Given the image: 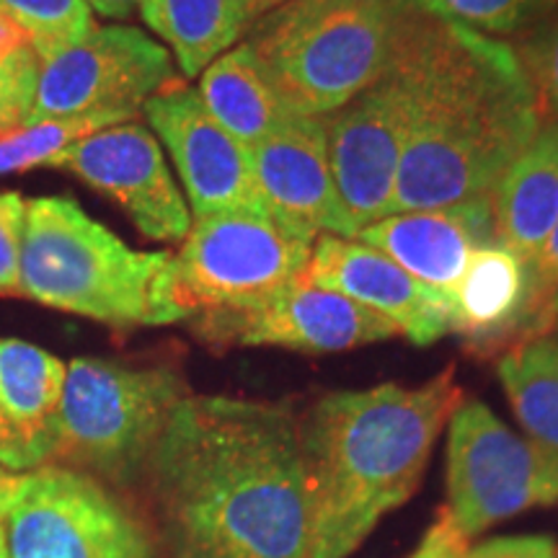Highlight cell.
<instances>
[{
    "label": "cell",
    "instance_id": "obj_13",
    "mask_svg": "<svg viewBox=\"0 0 558 558\" xmlns=\"http://www.w3.org/2000/svg\"><path fill=\"white\" fill-rule=\"evenodd\" d=\"M150 128L171 153L194 218L220 213H264L251 148L228 135L199 94L173 81L145 101Z\"/></svg>",
    "mask_w": 558,
    "mask_h": 558
},
{
    "label": "cell",
    "instance_id": "obj_9",
    "mask_svg": "<svg viewBox=\"0 0 558 558\" xmlns=\"http://www.w3.org/2000/svg\"><path fill=\"white\" fill-rule=\"evenodd\" d=\"M558 505V463L481 401L450 416L448 514L465 538L533 507Z\"/></svg>",
    "mask_w": 558,
    "mask_h": 558
},
{
    "label": "cell",
    "instance_id": "obj_36",
    "mask_svg": "<svg viewBox=\"0 0 558 558\" xmlns=\"http://www.w3.org/2000/svg\"><path fill=\"white\" fill-rule=\"evenodd\" d=\"M90 11L101 13L107 19H128L132 11L140 9L143 0H86Z\"/></svg>",
    "mask_w": 558,
    "mask_h": 558
},
{
    "label": "cell",
    "instance_id": "obj_19",
    "mask_svg": "<svg viewBox=\"0 0 558 558\" xmlns=\"http://www.w3.org/2000/svg\"><path fill=\"white\" fill-rule=\"evenodd\" d=\"M488 199L497 241L530 267L558 222L556 120H543L527 148L501 173Z\"/></svg>",
    "mask_w": 558,
    "mask_h": 558
},
{
    "label": "cell",
    "instance_id": "obj_31",
    "mask_svg": "<svg viewBox=\"0 0 558 558\" xmlns=\"http://www.w3.org/2000/svg\"><path fill=\"white\" fill-rule=\"evenodd\" d=\"M465 558H558V548L548 535H514L469 548Z\"/></svg>",
    "mask_w": 558,
    "mask_h": 558
},
{
    "label": "cell",
    "instance_id": "obj_21",
    "mask_svg": "<svg viewBox=\"0 0 558 558\" xmlns=\"http://www.w3.org/2000/svg\"><path fill=\"white\" fill-rule=\"evenodd\" d=\"M202 104L228 135L254 148L290 120L254 50L241 41L199 75Z\"/></svg>",
    "mask_w": 558,
    "mask_h": 558
},
{
    "label": "cell",
    "instance_id": "obj_20",
    "mask_svg": "<svg viewBox=\"0 0 558 558\" xmlns=\"http://www.w3.org/2000/svg\"><path fill=\"white\" fill-rule=\"evenodd\" d=\"M68 365L47 349L0 339V401L16 429L29 471L50 463Z\"/></svg>",
    "mask_w": 558,
    "mask_h": 558
},
{
    "label": "cell",
    "instance_id": "obj_33",
    "mask_svg": "<svg viewBox=\"0 0 558 558\" xmlns=\"http://www.w3.org/2000/svg\"><path fill=\"white\" fill-rule=\"evenodd\" d=\"M0 465L9 471H16V473L29 471L24 448H21V439L16 435V429L11 427L9 416H5L3 401H0Z\"/></svg>",
    "mask_w": 558,
    "mask_h": 558
},
{
    "label": "cell",
    "instance_id": "obj_26",
    "mask_svg": "<svg viewBox=\"0 0 558 558\" xmlns=\"http://www.w3.org/2000/svg\"><path fill=\"white\" fill-rule=\"evenodd\" d=\"M0 13L26 32L39 60L65 50L96 29L94 11L86 0H0Z\"/></svg>",
    "mask_w": 558,
    "mask_h": 558
},
{
    "label": "cell",
    "instance_id": "obj_4",
    "mask_svg": "<svg viewBox=\"0 0 558 558\" xmlns=\"http://www.w3.org/2000/svg\"><path fill=\"white\" fill-rule=\"evenodd\" d=\"M169 251H135L78 202H26L21 243V298L99 324L166 326L181 313L171 292Z\"/></svg>",
    "mask_w": 558,
    "mask_h": 558
},
{
    "label": "cell",
    "instance_id": "obj_3",
    "mask_svg": "<svg viewBox=\"0 0 558 558\" xmlns=\"http://www.w3.org/2000/svg\"><path fill=\"white\" fill-rule=\"evenodd\" d=\"M463 403L456 369L416 388L337 390L303 418L311 486V558H347L383 514L401 507L435 439Z\"/></svg>",
    "mask_w": 558,
    "mask_h": 558
},
{
    "label": "cell",
    "instance_id": "obj_27",
    "mask_svg": "<svg viewBox=\"0 0 558 558\" xmlns=\"http://www.w3.org/2000/svg\"><path fill=\"white\" fill-rule=\"evenodd\" d=\"M39 58L29 47L0 65V135L32 122L37 101Z\"/></svg>",
    "mask_w": 558,
    "mask_h": 558
},
{
    "label": "cell",
    "instance_id": "obj_38",
    "mask_svg": "<svg viewBox=\"0 0 558 558\" xmlns=\"http://www.w3.org/2000/svg\"><path fill=\"white\" fill-rule=\"evenodd\" d=\"M0 558H11V554H9V538H5L3 520H0Z\"/></svg>",
    "mask_w": 558,
    "mask_h": 558
},
{
    "label": "cell",
    "instance_id": "obj_24",
    "mask_svg": "<svg viewBox=\"0 0 558 558\" xmlns=\"http://www.w3.org/2000/svg\"><path fill=\"white\" fill-rule=\"evenodd\" d=\"M114 124L124 122L109 114L50 117V120H37L5 132L0 135V177L37 169V166H58L70 145Z\"/></svg>",
    "mask_w": 558,
    "mask_h": 558
},
{
    "label": "cell",
    "instance_id": "obj_39",
    "mask_svg": "<svg viewBox=\"0 0 558 558\" xmlns=\"http://www.w3.org/2000/svg\"><path fill=\"white\" fill-rule=\"evenodd\" d=\"M550 318H558V290H556V295H554V300H550Z\"/></svg>",
    "mask_w": 558,
    "mask_h": 558
},
{
    "label": "cell",
    "instance_id": "obj_11",
    "mask_svg": "<svg viewBox=\"0 0 558 558\" xmlns=\"http://www.w3.org/2000/svg\"><path fill=\"white\" fill-rule=\"evenodd\" d=\"M173 81L171 52L148 34L132 26H96L75 45L39 60L32 122L88 114L130 122Z\"/></svg>",
    "mask_w": 558,
    "mask_h": 558
},
{
    "label": "cell",
    "instance_id": "obj_6",
    "mask_svg": "<svg viewBox=\"0 0 558 558\" xmlns=\"http://www.w3.org/2000/svg\"><path fill=\"white\" fill-rule=\"evenodd\" d=\"M190 396L177 367L78 357L68 365L47 465L130 486L148 473L153 450Z\"/></svg>",
    "mask_w": 558,
    "mask_h": 558
},
{
    "label": "cell",
    "instance_id": "obj_16",
    "mask_svg": "<svg viewBox=\"0 0 558 558\" xmlns=\"http://www.w3.org/2000/svg\"><path fill=\"white\" fill-rule=\"evenodd\" d=\"M305 277L318 288L339 292L362 308L378 313L418 347L450 333L448 303L383 251L357 239L320 235L313 243Z\"/></svg>",
    "mask_w": 558,
    "mask_h": 558
},
{
    "label": "cell",
    "instance_id": "obj_28",
    "mask_svg": "<svg viewBox=\"0 0 558 558\" xmlns=\"http://www.w3.org/2000/svg\"><path fill=\"white\" fill-rule=\"evenodd\" d=\"M527 34L530 37L518 47V54L533 75L543 109L550 120L558 122V16H548Z\"/></svg>",
    "mask_w": 558,
    "mask_h": 558
},
{
    "label": "cell",
    "instance_id": "obj_22",
    "mask_svg": "<svg viewBox=\"0 0 558 558\" xmlns=\"http://www.w3.org/2000/svg\"><path fill=\"white\" fill-rule=\"evenodd\" d=\"M137 11L186 78L205 73L243 37L239 0H143Z\"/></svg>",
    "mask_w": 558,
    "mask_h": 558
},
{
    "label": "cell",
    "instance_id": "obj_32",
    "mask_svg": "<svg viewBox=\"0 0 558 558\" xmlns=\"http://www.w3.org/2000/svg\"><path fill=\"white\" fill-rule=\"evenodd\" d=\"M465 554H469V538L450 520L448 509H442L411 558H465Z\"/></svg>",
    "mask_w": 558,
    "mask_h": 558
},
{
    "label": "cell",
    "instance_id": "obj_25",
    "mask_svg": "<svg viewBox=\"0 0 558 558\" xmlns=\"http://www.w3.org/2000/svg\"><path fill=\"white\" fill-rule=\"evenodd\" d=\"M403 3L497 39L533 32L558 11V0H403Z\"/></svg>",
    "mask_w": 558,
    "mask_h": 558
},
{
    "label": "cell",
    "instance_id": "obj_30",
    "mask_svg": "<svg viewBox=\"0 0 558 558\" xmlns=\"http://www.w3.org/2000/svg\"><path fill=\"white\" fill-rule=\"evenodd\" d=\"M530 290H533V305L538 313L543 329L550 333L554 318H550V300L558 290V222L543 243L541 254L530 264Z\"/></svg>",
    "mask_w": 558,
    "mask_h": 558
},
{
    "label": "cell",
    "instance_id": "obj_35",
    "mask_svg": "<svg viewBox=\"0 0 558 558\" xmlns=\"http://www.w3.org/2000/svg\"><path fill=\"white\" fill-rule=\"evenodd\" d=\"M284 3H290V0H239L243 34L251 29V24H256V21H259L262 16H267V13H271Z\"/></svg>",
    "mask_w": 558,
    "mask_h": 558
},
{
    "label": "cell",
    "instance_id": "obj_23",
    "mask_svg": "<svg viewBox=\"0 0 558 558\" xmlns=\"http://www.w3.org/2000/svg\"><path fill=\"white\" fill-rule=\"evenodd\" d=\"M499 380L530 442L558 463V341L543 333L507 349Z\"/></svg>",
    "mask_w": 558,
    "mask_h": 558
},
{
    "label": "cell",
    "instance_id": "obj_34",
    "mask_svg": "<svg viewBox=\"0 0 558 558\" xmlns=\"http://www.w3.org/2000/svg\"><path fill=\"white\" fill-rule=\"evenodd\" d=\"M29 45V37H26V32L21 29L16 21L0 13V65Z\"/></svg>",
    "mask_w": 558,
    "mask_h": 558
},
{
    "label": "cell",
    "instance_id": "obj_15",
    "mask_svg": "<svg viewBox=\"0 0 558 558\" xmlns=\"http://www.w3.org/2000/svg\"><path fill=\"white\" fill-rule=\"evenodd\" d=\"M251 163L264 213L279 228L305 243L344 239L324 117H290L251 148Z\"/></svg>",
    "mask_w": 558,
    "mask_h": 558
},
{
    "label": "cell",
    "instance_id": "obj_29",
    "mask_svg": "<svg viewBox=\"0 0 558 558\" xmlns=\"http://www.w3.org/2000/svg\"><path fill=\"white\" fill-rule=\"evenodd\" d=\"M26 199L19 192L0 194V295H21V243Z\"/></svg>",
    "mask_w": 558,
    "mask_h": 558
},
{
    "label": "cell",
    "instance_id": "obj_5",
    "mask_svg": "<svg viewBox=\"0 0 558 558\" xmlns=\"http://www.w3.org/2000/svg\"><path fill=\"white\" fill-rule=\"evenodd\" d=\"M403 0H290L243 34L292 117H326L393 65Z\"/></svg>",
    "mask_w": 558,
    "mask_h": 558
},
{
    "label": "cell",
    "instance_id": "obj_2",
    "mask_svg": "<svg viewBox=\"0 0 558 558\" xmlns=\"http://www.w3.org/2000/svg\"><path fill=\"white\" fill-rule=\"evenodd\" d=\"M401 58L411 120L390 215L488 197L548 117L518 47L409 5Z\"/></svg>",
    "mask_w": 558,
    "mask_h": 558
},
{
    "label": "cell",
    "instance_id": "obj_40",
    "mask_svg": "<svg viewBox=\"0 0 558 558\" xmlns=\"http://www.w3.org/2000/svg\"><path fill=\"white\" fill-rule=\"evenodd\" d=\"M550 337H554L558 341V318L554 320V329H550Z\"/></svg>",
    "mask_w": 558,
    "mask_h": 558
},
{
    "label": "cell",
    "instance_id": "obj_7",
    "mask_svg": "<svg viewBox=\"0 0 558 558\" xmlns=\"http://www.w3.org/2000/svg\"><path fill=\"white\" fill-rule=\"evenodd\" d=\"M313 243L262 213L194 218L171 259V292L181 320L259 305L305 279Z\"/></svg>",
    "mask_w": 558,
    "mask_h": 558
},
{
    "label": "cell",
    "instance_id": "obj_8",
    "mask_svg": "<svg viewBox=\"0 0 558 558\" xmlns=\"http://www.w3.org/2000/svg\"><path fill=\"white\" fill-rule=\"evenodd\" d=\"M11 558H160L148 525L101 481L41 465L3 514Z\"/></svg>",
    "mask_w": 558,
    "mask_h": 558
},
{
    "label": "cell",
    "instance_id": "obj_1",
    "mask_svg": "<svg viewBox=\"0 0 558 558\" xmlns=\"http://www.w3.org/2000/svg\"><path fill=\"white\" fill-rule=\"evenodd\" d=\"M145 476L177 558H311L303 422L284 403L190 393Z\"/></svg>",
    "mask_w": 558,
    "mask_h": 558
},
{
    "label": "cell",
    "instance_id": "obj_17",
    "mask_svg": "<svg viewBox=\"0 0 558 558\" xmlns=\"http://www.w3.org/2000/svg\"><path fill=\"white\" fill-rule=\"evenodd\" d=\"M357 241L383 251L416 282L437 292L448 303V311L471 256L478 248L499 243L488 197L388 215L360 230Z\"/></svg>",
    "mask_w": 558,
    "mask_h": 558
},
{
    "label": "cell",
    "instance_id": "obj_10",
    "mask_svg": "<svg viewBox=\"0 0 558 558\" xmlns=\"http://www.w3.org/2000/svg\"><path fill=\"white\" fill-rule=\"evenodd\" d=\"M409 120L411 75L399 41L388 73L324 117L344 239H357L360 230L388 218L393 209Z\"/></svg>",
    "mask_w": 558,
    "mask_h": 558
},
{
    "label": "cell",
    "instance_id": "obj_18",
    "mask_svg": "<svg viewBox=\"0 0 558 558\" xmlns=\"http://www.w3.org/2000/svg\"><path fill=\"white\" fill-rule=\"evenodd\" d=\"M450 333L478 354L507 352L548 333L535 313L527 264L501 243L478 248L450 298Z\"/></svg>",
    "mask_w": 558,
    "mask_h": 558
},
{
    "label": "cell",
    "instance_id": "obj_12",
    "mask_svg": "<svg viewBox=\"0 0 558 558\" xmlns=\"http://www.w3.org/2000/svg\"><path fill=\"white\" fill-rule=\"evenodd\" d=\"M192 331L215 347H282L326 354L393 339L399 329L308 277L251 308L190 320Z\"/></svg>",
    "mask_w": 558,
    "mask_h": 558
},
{
    "label": "cell",
    "instance_id": "obj_37",
    "mask_svg": "<svg viewBox=\"0 0 558 558\" xmlns=\"http://www.w3.org/2000/svg\"><path fill=\"white\" fill-rule=\"evenodd\" d=\"M21 478H24V473L9 471V469H3V465H0V520H3V514H5V509H9L11 499L16 497Z\"/></svg>",
    "mask_w": 558,
    "mask_h": 558
},
{
    "label": "cell",
    "instance_id": "obj_14",
    "mask_svg": "<svg viewBox=\"0 0 558 558\" xmlns=\"http://www.w3.org/2000/svg\"><path fill=\"white\" fill-rule=\"evenodd\" d=\"M58 166L117 202L145 239L184 241L192 209L166 166L158 137L143 124L124 122L78 140Z\"/></svg>",
    "mask_w": 558,
    "mask_h": 558
}]
</instances>
